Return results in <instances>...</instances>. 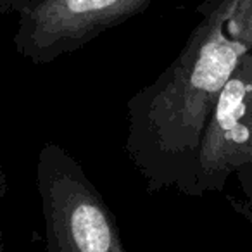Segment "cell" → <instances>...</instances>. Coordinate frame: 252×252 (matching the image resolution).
Segmentation results:
<instances>
[{
  "label": "cell",
  "mask_w": 252,
  "mask_h": 252,
  "mask_svg": "<svg viewBox=\"0 0 252 252\" xmlns=\"http://www.w3.org/2000/svg\"><path fill=\"white\" fill-rule=\"evenodd\" d=\"M7 189H9L7 175H5L4 166L0 164V209H2V202H4V199H5ZM0 249H4V242H2V224H0Z\"/></svg>",
  "instance_id": "7"
},
{
  "label": "cell",
  "mask_w": 252,
  "mask_h": 252,
  "mask_svg": "<svg viewBox=\"0 0 252 252\" xmlns=\"http://www.w3.org/2000/svg\"><path fill=\"white\" fill-rule=\"evenodd\" d=\"M252 164V50L226 81L200 140L182 193L223 190L228 176Z\"/></svg>",
  "instance_id": "3"
},
{
  "label": "cell",
  "mask_w": 252,
  "mask_h": 252,
  "mask_svg": "<svg viewBox=\"0 0 252 252\" xmlns=\"http://www.w3.org/2000/svg\"><path fill=\"white\" fill-rule=\"evenodd\" d=\"M231 28L238 38L252 47V0H240V5L231 21Z\"/></svg>",
  "instance_id": "6"
},
{
  "label": "cell",
  "mask_w": 252,
  "mask_h": 252,
  "mask_svg": "<svg viewBox=\"0 0 252 252\" xmlns=\"http://www.w3.org/2000/svg\"><path fill=\"white\" fill-rule=\"evenodd\" d=\"M47 252H130L116 218L81 164L56 142L36 164Z\"/></svg>",
  "instance_id": "2"
},
{
  "label": "cell",
  "mask_w": 252,
  "mask_h": 252,
  "mask_svg": "<svg viewBox=\"0 0 252 252\" xmlns=\"http://www.w3.org/2000/svg\"><path fill=\"white\" fill-rule=\"evenodd\" d=\"M240 0H218L175 63L126 104L125 151L149 192H182L221 90L252 50L233 33Z\"/></svg>",
  "instance_id": "1"
},
{
  "label": "cell",
  "mask_w": 252,
  "mask_h": 252,
  "mask_svg": "<svg viewBox=\"0 0 252 252\" xmlns=\"http://www.w3.org/2000/svg\"><path fill=\"white\" fill-rule=\"evenodd\" d=\"M0 252H4V249H0Z\"/></svg>",
  "instance_id": "8"
},
{
  "label": "cell",
  "mask_w": 252,
  "mask_h": 252,
  "mask_svg": "<svg viewBox=\"0 0 252 252\" xmlns=\"http://www.w3.org/2000/svg\"><path fill=\"white\" fill-rule=\"evenodd\" d=\"M237 178H238V183H240V189H242V197L240 199L230 197V202L242 216L247 218V220L252 223V164L238 169Z\"/></svg>",
  "instance_id": "5"
},
{
  "label": "cell",
  "mask_w": 252,
  "mask_h": 252,
  "mask_svg": "<svg viewBox=\"0 0 252 252\" xmlns=\"http://www.w3.org/2000/svg\"><path fill=\"white\" fill-rule=\"evenodd\" d=\"M151 0H42L23 18L16 47L32 63H50L137 14Z\"/></svg>",
  "instance_id": "4"
}]
</instances>
